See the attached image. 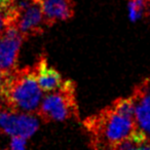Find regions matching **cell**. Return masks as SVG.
<instances>
[{
	"label": "cell",
	"mask_w": 150,
	"mask_h": 150,
	"mask_svg": "<svg viewBox=\"0 0 150 150\" xmlns=\"http://www.w3.org/2000/svg\"><path fill=\"white\" fill-rule=\"evenodd\" d=\"M83 127L90 136V147L94 149H114L138 129L135 120L120 115L111 106L88 117Z\"/></svg>",
	"instance_id": "cell-1"
},
{
	"label": "cell",
	"mask_w": 150,
	"mask_h": 150,
	"mask_svg": "<svg viewBox=\"0 0 150 150\" xmlns=\"http://www.w3.org/2000/svg\"><path fill=\"white\" fill-rule=\"evenodd\" d=\"M42 90L36 79L34 68H16L6 74L0 92L3 105L11 110L36 114L42 100Z\"/></svg>",
	"instance_id": "cell-2"
},
{
	"label": "cell",
	"mask_w": 150,
	"mask_h": 150,
	"mask_svg": "<svg viewBox=\"0 0 150 150\" xmlns=\"http://www.w3.org/2000/svg\"><path fill=\"white\" fill-rule=\"evenodd\" d=\"M36 114L44 122L78 119V105L76 101V84L73 80H64L56 91L48 92L39 104Z\"/></svg>",
	"instance_id": "cell-3"
},
{
	"label": "cell",
	"mask_w": 150,
	"mask_h": 150,
	"mask_svg": "<svg viewBox=\"0 0 150 150\" xmlns=\"http://www.w3.org/2000/svg\"><path fill=\"white\" fill-rule=\"evenodd\" d=\"M38 127L39 122L33 113L11 110L4 105L0 107V133L28 139Z\"/></svg>",
	"instance_id": "cell-4"
},
{
	"label": "cell",
	"mask_w": 150,
	"mask_h": 150,
	"mask_svg": "<svg viewBox=\"0 0 150 150\" xmlns=\"http://www.w3.org/2000/svg\"><path fill=\"white\" fill-rule=\"evenodd\" d=\"M17 11L18 15L15 22V27L17 28L24 40L41 35L43 33L45 25L43 21L41 1L31 0V2L27 6L17 9Z\"/></svg>",
	"instance_id": "cell-5"
},
{
	"label": "cell",
	"mask_w": 150,
	"mask_h": 150,
	"mask_svg": "<svg viewBox=\"0 0 150 150\" xmlns=\"http://www.w3.org/2000/svg\"><path fill=\"white\" fill-rule=\"evenodd\" d=\"M24 38L15 26L8 27L0 36V70L4 73L18 68V59Z\"/></svg>",
	"instance_id": "cell-6"
},
{
	"label": "cell",
	"mask_w": 150,
	"mask_h": 150,
	"mask_svg": "<svg viewBox=\"0 0 150 150\" xmlns=\"http://www.w3.org/2000/svg\"><path fill=\"white\" fill-rule=\"evenodd\" d=\"M45 27H52L60 21H68L74 17L73 0H40Z\"/></svg>",
	"instance_id": "cell-7"
},
{
	"label": "cell",
	"mask_w": 150,
	"mask_h": 150,
	"mask_svg": "<svg viewBox=\"0 0 150 150\" xmlns=\"http://www.w3.org/2000/svg\"><path fill=\"white\" fill-rule=\"evenodd\" d=\"M36 79L42 92L48 93L56 91L62 86L63 78L62 75L54 68L48 66L47 59L44 54H41L33 65Z\"/></svg>",
	"instance_id": "cell-8"
},
{
	"label": "cell",
	"mask_w": 150,
	"mask_h": 150,
	"mask_svg": "<svg viewBox=\"0 0 150 150\" xmlns=\"http://www.w3.org/2000/svg\"><path fill=\"white\" fill-rule=\"evenodd\" d=\"M135 102V121L138 129L150 140V100L145 96L132 95Z\"/></svg>",
	"instance_id": "cell-9"
},
{
	"label": "cell",
	"mask_w": 150,
	"mask_h": 150,
	"mask_svg": "<svg viewBox=\"0 0 150 150\" xmlns=\"http://www.w3.org/2000/svg\"><path fill=\"white\" fill-rule=\"evenodd\" d=\"M110 106L120 115L135 120V102L132 96L127 98L116 99Z\"/></svg>",
	"instance_id": "cell-10"
},
{
	"label": "cell",
	"mask_w": 150,
	"mask_h": 150,
	"mask_svg": "<svg viewBox=\"0 0 150 150\" xmlns=\"http://www.w3.org/2000/svg\"><path fill=\"white\" fill-rule=\"evenodd\" d=\"M18 11L13 6V2L9 6H0V36L11 26H15Z\"/></svg>",
	"instance_id": "cell-11"
},
{
	"label": "cell",
	"mask_w": 150,
	"mask_h": 150,
	"mask_svg": "<svg viewBox=\"0 0 150 150\" xmlns=\"http://www.w3.org/2000/svg\"><path fill=\"white\" fill-rule=\"evenodd\" d=\"M129 19L135 22L147 15L149 9L148 0H129Z\"/></svg>",
	"instance_id": "cell-12"
},
{
	"label": "cell",
	"mask_w": 150,
	"mask_h": 150,
	"mask_svg": "<svg viewBox=\"0 0 150 150\" xmlns=\"http://www.w3.org/2000/svg\"><path fill=\"white\" fill-rule=\"evenodd\" d=\"M133 94L139 95V96H145L150 100V78L145 79L143 82L138 84L134 90Z\"/></svg>",
	"instance_id": "cell-13"
},
{
	"label": "cell",
	"mask_w": 150,
	"mask_h": 150,
	"mask_svg": "<svg viewBox=\"0 0 150 150\" xmlns=\"http://www.w3.org/2000/svg\"><path fill=\"white\" fill-rule=\"evenodd\" d=\"M27 145V139L20 136H11V140L9 142V148L13 150H23Z\"/></svg>",
	"instance_id": "cell-14"
},
{
	"label": "cell",
	"mask_w": 150,
	"mask_h": 150,
	"mask_svg": "<svg viewBox=\"0 0 150 150\" xmlns=\"http://www.w3.org/2000/svg\"><path fill=\"white\" fill-rule=\"evenodd\" d=\"M8 73V72H7ZM7 73H4L2 71L0 70V92L2 90L3 86H4V82H5V78H6V74Z\"/></svg>",
	"instance_id": "cell-15"
},
{
	"label": "cell",
	"mask_w": 150,
	"mask_h": 150,
	"mask_svg": "<svg viewBox=\"0 0 150 150\" xmlns=\"http://www.w3.org/2000/svg\"><path fill=\"white\" fill-rule=\"evenodd\" d=\"M3 106V101H2V98H1V95H0V107Z\"/></svg>",
	"instance_id": "cell-16"
},
{
	"label": "cell",
	"mask_w": 150,
	"mask_h": 150,
	"mask_svg": "<svg viewBox=\"0 0 150 150\" xmlns=\"http://www.w3.org/2000/svg\"><path fill=\"white\" fill-rule=\"evenodd\" d=\"M149 9H150V7H149Z\"/></svg>",
	"instance_id": "cell-17"
},
{
	"label": "cell",
	"mask_w": 150,
	"mask_h": 150,
	"mask_svg": "<svg viewBox=\"0 0 150 150\" xmlns=\"http://www.w3.org/2000/svg\"><path fill=\"white\" fill-rule=\"evenodd\" d=\"M39 1H40V0H39Z\"/></svg>",
	"instance_id": "cell-18"
}]
</instances>
